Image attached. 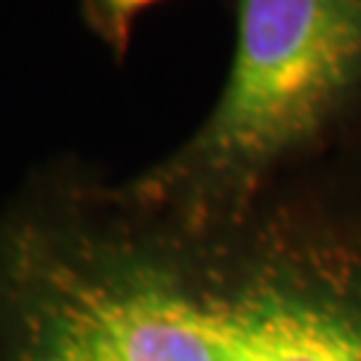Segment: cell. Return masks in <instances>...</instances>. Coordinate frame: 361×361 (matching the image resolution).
Returning <instances> with one entry per match:
<instances>
[{"instance_id":"cell-1","label":"cell","mask_w":361,"mask_h":361,"mask_svg":"<svg viewBox=\"0 0 361 361\" xmlns=\"http://www.w3.org/2000/svg\"><path fill=\"white\" fill-rule=\"evenodd\" d=\"M0 361H361V158L209 225L43 169L0 212Z\"/></svg>"},{"instance_id":"cell-2","label":"cell","mask_w":361,"mask_h":361,"mask_svg":"<svg viewBox=\"0 0 361 361\" xmlns=\"http://www.w3.org/2000/svg\"><path fill=\"white\" fill-rule=\"evenodd\" d=\"M348 158H361V0H235L231 70L212 113L126 188L209 225L276 182Z\"/></svg>"},{"instance_id":"cell-3","label":"cell","mask_w":361,"mask_h":361,"mask_svg":"<svg viewBox=\"0 0 361 361\" xmlns=\"http://www.w3.org/2000/svg\"><path fill=\"white\" fill-rule=\"evenodd\" d=\"M161 0H80V16L116 59L129 54L137 19Z\"/></svg>"}]
</instances>
